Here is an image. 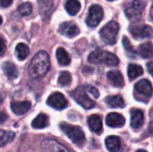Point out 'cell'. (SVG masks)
I'll list each match as a JSON object with an SVG mask.
<instances>
[{
	"label": "cell",
	"instance_id": "obj_1",
	"mask_svg": "<svg viewBox=\"0 0 153 152\" xmlns=\"http://www.w3.org/2000/svg\"><path fill=\"white\" fill-rule=\"evenodd\" d=\"M50 68L49 56L46 51L38 52L32 58L29 65V74L33 79L44 77Z\"/></svg>",
	"mask_w": 153,
	"mask_h": 152
},
{
	"label": "cell",
	"instance_id": "obj_2",
	"mask_svg": "<svg viewBox=\"0 0 153 152\" xmlns=\"http://www.w3.org/2000/svg\"><path fill=\"white\" fill-rule=\"evenodd\" d=\"M88 61L91 64L105 65L108 66H117L119 63V59L115 54L101 49H96L91 52L88 57Z\"/></svg>",
	"mask_w": 153,
	"mask_h": 152
},
{
	"label": "cell",
	"instance_id": "obj_3",
	"mask_svg": "<svg viewBox=\"0 0 153 152\" xmlns=\"http://www.w3.org/2000/svg\"><path fill=\"white\" fill-rule=\"evenodd\" d=\"M60 128L74 144L82 146L84 143L85 135L83 131L79 126L72 125L66 123H62L60 125Z\"/></svg>",
	"mask_w": 153,
	"mask_h": 152
},
{
	"label": "cell",
	"instance_id": "obj_4",
	"mask_svg": "<svg viewBox=\"0 0 153 152\" xmlns=\"http://www.w3.org/2000/svg\"><path fill=\"white\" fill-rule=\"evenodd\" d=\"M119 31V25L115 21L107 23L100 31L101 39L107 45H114L117 40V35Z\"/></svg>",
	"mask_w": 153,
	"mask_h": 152
},
{
	"label": "cell",
	"instance_id": "obj_5",
	"mask_svg": "<svg viewBox=\"0 0 153 152\" xmlns=\"http://www.w3.org/2000/svg\"><path fill=\"white\" fill-rule=\"evenodd\" d=\"M145 8V3L143 0H133L126 8L125 13L130 21H138L141 19Z\"/></svg>",
	"mask_w": 153,
	"mask_h": 152
},
{
	"label": "cell",
	"instance_id": "obj_6",
	"mask_svg": "<svg viewBox=\"0 0 153 152\" xmlns=\"http://www.w3.org/2000/svg\"><path fill=\"white\" fill-rule=\"evenodd\" d=\"M71 95L78 104L86 109H91L95 107V102L87 95L85 87H78L72 92Z\"/></svg>",
	"mask_w": 153,
	"mask_h": 152
},
{
	"label": "cell",
	"instance_id": "obj_7",
	"mask_svg": "<svg viewBox=\"0 0 153 152\" xmlns=\"http://www.w3.org/2000/svg\"><path fill=\"white\" fill-rule=\"evenodd\" d=\"M135 95L141 96V99L148 100L153 94V88L151 82L147 79H143L139 81L134 86Z\"/></svg>",
	"mask_w": 153,
	"mask_h": 152
},
{
	"label": "cell",
	"instance_id": "obj_8",
	"mask_svg": "<svg viewBox=\"0 0 153 152\" xmlns=\"http://www.w3.org/2000/svg\"><path fill=\"white\" fill-rule=\"evenodd\" d=\"M103 9L99 4H93L89 9V13L86 19V23L89 27L94 28L99 25L103 18Z\"/></svg>",
	"mask_w": 153,
	"mask_h": 152
},
{
	"label": "cell",
	"instance_id": "obj_9",
	"mask_svg": "<svg viewBox=\"0 0 153 152\" xmlns=\"http://www.w3.org/2000/svg\"><path fill=\"white\" fill-rule=\"evenodd\" d=\"M130 33L132 36L136 39H147L153 37V29L149 25H134L130 27L129 29Z\"/></svg>",
	"mask_w": 153,
	"mask_h": 152
},
{
	"label": "cell",
	"instance_id": "obj_10",
	"mask_svg": "<svg viewBox=\"0 0 153 152\" xmlns=\"http://www.w3.org/2000/svg\"><path fill=\"white\" fill-rule=\"evenodd\" d=\"M47 104L57 110H62L68 106L67 99L60 92H55L51 94L47 100Z\"/></svg>",
	"mask_w": 153,
	"mask_h": 152
},
{
	"label": "cell",
	"instance_id": "obj_11",
	"mask_svg": "<svg viewBox=\"0 0 153 152\" xmlns=\"http://www.w3.org/2000/svg\"><path fill=\"white\" fill-rule=\"evenodd\" d=\"M40 148L42 152H70L67 148H65L60 142L52 139H47L43 141Z\"/></svg>",
	"mask_w": 153,
	"mask_h": 152
},
{
	"label": "cell",
	"instance_id": "obj_12",
	"mask_svg": "<svg viewBox=\"0 0 153 152\" xmlns=\"http://www.w3.org/2000/svg\"><path fill=\"white\" fill-rule=\"evenodd\" d=\"M58 31L60 34L65 37L74 38L79 34V28L73 22H65L60 24Z\"/></svg>",
	"mask_w": 153,
	"mask_h": 152
},
{
	"label": "cell",
	"instance_id": "obj_13",
	"mask_svg": "<svg viewBox=\"0 0 153 152\" xmlns=\"http://www.w3.org/2000/svg\"><path fill=\"white\" fill-rule=\"evenodd\" d=\"M106 124L109 127L119 128L123 127L126 124L125 117L118 113H110L106 117Z\"/></svg>",
	"mask_w": 153,
	"mask_h": 152
},
{
	"label": "cell",
	"instance_id": "obj_14",
	"mask_svg": "<svg viewBox=\"0 0 153 152\" xmlns=\"http://www.w3.org/2000/svg\"><path fill=\"white\" fill-rule=\"evenodd\" d=\"M144 123V115L143 112L140 109H132L131 110V126L134 129H139L143 125Z\"/></svg>",
	"mask_w": 153,
	"mask_h": 152
},
{
	"label": "cell",
	"instance_id": "obj_15",
	"mask_svg": "<svg viewBox=\"0 0 153 152\" xmlns=\"http://www.w3.org/2000/svg\"><path fill=\"white\" fill-rule=\"evenodd\" d=\"M31 107V104L30 101L24 100V101H13L11 103V108L12 111L18 116H21L22 114H25L27 111L30 110Z\"/></svg>",
	"mask_w": 153,
	"mask_h": 152
},
{
	"label": "cell",
	"instance_id": "obj_16",
	"mask_svg": "<svg viewBox=\"0 0 153 152\" xmlns=\"http://www.w3.org/2000/svg\"><path fill=\"white\" fill-rule=\"evenodd\" d=\"M108 82L117 88H122L125 85V81L122 73L119 71H109L107 74Z\"/></svg>",
	"mask_w": 153,
	"mask_h": 152
},
{
	"label": "cell",
	"instance_id": "obj_17",
	"mask_svg": "<svg viewBox=\"0 0 153 152\" xmlns=\"http://www.w3.org/2000/svg\"><path fill=\"white\" fill-rule=\"evenodd\" d=\"M88 125L90 129L98 134H100L103 130V125H102V119L100 116L98 115H92L88 118Z\"/></svg>",
	"mask_w": 153,
	"mask_h": 152
},
{
	"label": "cell",
	"instance_id": "obj_18",
	"mask_svg": "<svg viewBox=\"0 0 153 152\" xmlns=\"http://www.w3.org/2000/svg\"><path fill=\"white\" fill-rule=\"evenodd\" d=\"M106 147L109 152H119L121 150V140L117 136H108L105 140Z\"/></svg>",
	"mask_w": 153,
	"mask_h": 152
},
{
	"label": "cell",
	"instance_id": "obj_19",
	"mask_svg": "<svg viewBox=\"0 0 153 152\" xmlns=\"http://www.w3.org/2000/svg\"><path fill=\"white\" fill-rule=\"evenodd\" d=\"M106 104L113 108H125L126 103L122 96L120 95H114V96H108L105 99Z\"/></svg>",
	"mask_w": 153,
	"mask_h": 152
},
{
	"label": "cell",
	"instance_id": "obj_20",
	"mask_svg": "<svg viewBox=\"0 0 153 152\" xmlns=\"http://www.w3.org/2000/svg\"><path fill=\"white\" fill-rule=\"evenodd\" d=\"M3 71L5 76L10 80H14L19 75L17 67L11 62H5L3 64Z\"/></svg>",
	"mask_w": 153,
	"mask_h": 152
},
{
	"label": "cell",
	"instance_id": "obj_21",
	"mask_svg": "<svg viewBox=\"0 0 153 152\" xmlns=\"http://www.w3.org/2000/svg\"><path fill=\"white\" fill-rule=\"evenodd\" d=\"M143 73V69L141 65H136V64H130L128 65L127 74H128V77L131 81L141 76Z\"/></svg>",
	"mask_w": 153,
	"mask_h": 152
},
{
	"label": "cell",
	"instance_id": "obj_22",
	"mask_svg": "<svg viewBox=\"0 0 153 152\" xmlns=\"http://www.w3.org/2000/svg\"><path fill=\"white\" fill-rule=\"evenodd\" d=\"M48 125V117L45 114H39L31 123V126L35 129H42Z\"/></svg>",
	"mask_w": 153,
	"mask_h": 152
},
{
	"label": "cell",
	"instance_id": "obj_23",
	"mask_svg": "<svg viewBox=\"0 0 153 152\" xmlns=\"http://www.w3.org/2000/svg\"><path fill=\"white\" fill-rule=\"evenodd\" d=\"M139 53L143 58L153 57V45L152 42H144L139 47Z\"/></svg>",
	"mask_w": 153,
	"mask_h": 152
},
{
	"label": "cell",
	"instance_id": "obj_24",
	"mask_svg": "<svg viewBox=\"0 0 153 152\" xmlns=\"http://www.w3.org/2000/svg\"><path fill=\"white\" fill-rule=\"evenodd\" d=\"M56 59L61 65H67L71 62V58L67 51L63 47H58L56 50Z\"/></svg>",
	"mask_w": 153,
	"mask_h": 152
},
{
	"label": "cell",
	"instance_id": "obj_25",
	"mask_svg": "<svg viewBox=\"0 0 153 152\" xmlns=\"http://www.w3.org/2000/svg\"><path fill=\"white\" fill-rule=\"evenodd\" d=\"M65 7L70 15H75L81 9V4L78 0H67L65 2Z\"/></svg>",
	"mask_w": 153,
	"mask_h": 152
},
{
	"label": "cell",
	"instance_id": "obj_26",
	"mask_svg": "<svg viewBox=\"0 0 153 152\" xmlns=\"http://www.w3.org/2000/svg\"><path fill=\"white\" fill-rule=\"evenodd\" d=\"M15 53H16V56L19 60H25L27 58V56H29L30 49L26 44L19 43L15 47Z\"/></svg>",
	"mask_w": 153,
	"mask_h": 152
},
{
	"label": "cell",
	"instance_id": "obj_27",
	"mask_svg": "<svg viewBox=\"0 0 153 152\" xmlns=\"http://www.w3.org/2000/svg\"><path fill=\"white\" fill-rule=\"evenodd\" d=\"M14 137H15L14 133L11 131L0 130V147H4L6 144L13 142Z\"/></svg>",
	"mask_w": 153,
	"mask_h": 152
},
{
	"label": "cell",
	"instance_id": "obj_28",
	"mask_svg": "<svg viewBox=\"0 0 153 152\" xmlns=\"http://www.w3.org/2000/svg\"><path fill=\"white\" fill-rule=\"evenodd\" d=\"M54 5V0H39V11L43 15L49 13Z\"/></svg>",
	"mask_w": 153,
	"mask_h": 152
},
{
	"label": "cell",
	"instance_id": "obj_29",
	"mask_svg": "<svg viewBox=\"0 0 153 152\" xmlns=\"http://www.w3.org/2000/svg\"><path fill=\"white\" fill-rule=\"evenodd\" d=\"M72 82V75L69 72H62L58 77V83L62 86H67Z\"/></svg>",
	"mask_w": 153,
	"mask_h": 152
},
{
	"label": "cell",
	"instance_id": "obj_30",
	"mask_svg": "<svg viewBox=\"0 0 153 152\" xmlns=\"http://www.w3.org/2000/svg\"><path fill=\"white\" fill-rule=\"evenodd\" d=\"M18 11L22 16L29 15L32 11V5H31L30 3H23V4L19 5Z\"/></svg>",
	"mask_w": 153,
	"mask_h": 152
},
{
	"label": "cell",
	"instance_id": "obj_31",
	"mask_svg": "<svg viewBox=\"0 0 153 152\" xmlns=\"http://www.w3.org/2000/svg\"><path fill=\"white\" fill-rule=\"evenodd\" d=\"M123 45H124V47L126 49V51L130 55V56H135V51L134 49V47H132L131 43H130V40L127 37H124L123 38Z\"/></svg>",
	"mask_w": 153,
	"mask_h": 152
},
{
	"label": "cell",
	"instance_id": "obj_32",
	"mask_svg": "<svg viewBox=\"0 0 153 152\" xmlns=\"http://www.w3.org/2000/svg\"><path fill=\"white\" fill-rule=\"evenodd\" d=\"M85 90H86L87 92H89L90 94H91L95 99H98V98L100 97V92H99V90H98L95 87L88 86V87L85 88Z\"/></svg>",
	"mask_w": 153,
	"mask_h": 152
},
{
	"label": "cell",
	"instance_id": "obj_33",
	"mask_svg": "<svg viewBox=\"0 0 153 152\" xmlns=\"http://www.w3.org/2000/svg\"><path fill=\"white\" fill-rule=\"evenodd\" d=\"M5 49H6V46H5L4 39L0 36V56H3L4 54Z\"/></svg>",
	"mask_w": 153,
	"mask_h": 152
},
{
	"label": "cell",
	"instance_id": "obj_34",
	"mask_svg": "<svg viewBox=\"0 0 153 152\" xmlns=\"http://www.w3.org/2000/svg\"><path fill=\"white\" fill-rule=\"evenodd\" d=\"M13 0H0V6L1 7H8L12 4Z\"/></svg>",
	"mask_w": 153,
	"mask_h": 152
},
{
	"label": "cell",
	"instance_id": "obj_35",
	"mask_svg": "<svg viewBox=\"0 0 153 152\" xmlns=\"http://www.w3.org/2000/svg\"><path fill=\"white\" fill-rule=\"evenodd\" d=\"M147 69H148V72L153 77V61H151L147 64Z\"/></svg>",
	"mask_w": 153,
	"mask_h": 152
},
{
	"label": "cell",
	"instance_id": "obj_36",
	"mask_svg": "<svg viewBox=\"0 0 153 152\" xmlns=\"http://www.w3.org/2000/svg\"><path fill=\"white\" fill-rule=\"evenodd\" d=\"M6 119H7V116H6V114H5V113H4V112L0 113V124L4 123Z\"/></svg>",
	"mask_w": 153,
	"mask_h": 152
},
{
	"label": "cell",
	"instance_id": "obj_37",
	"mask_svg": "<svg viewBox=\"0 0 153 152\" xmlns=\"http://www.w3.org/2000/svg\"><path fill=\"white\" fill-rule=\"evenodd\" d=\"M149 131L151 133V134L153 136V121L150 124V126H149Z\"/></svg>",
	"mask_w": 153,
	"mask_h": 152
},
{
	"label": "cell",
	"instance_id": "obj_38",
	"mask_svg": "<svg viewBox=\"0 0 153 152\" xmlns=\"http://www.w3.org/2000/svg\"><path fill=\"white\" fill-rule=\"evenodd\" d=\"M150 15H151V18H152V20L153 21V4H152V8H151Z\"/></svg>",
	"mask_w": 153,
	"mask_h": 152
},
{
	"label": "cell",
	"instance_id": "obj_39",
	"mask_svg": "<svg viewBox=\"0 0 153 152\" xmlns=\"http://www.w3.org/2000/svg\"><path fill=\"white\" fill-rule=\"evenodd\" d=\"M136 152H147L146 151H144V150H139V151H137Z\"/></svg>",
	"mask_w": 153,
	"mask_h": 152
},
{
	"label": "cell",
	"instance_id": "obj_40",
	"mask_svg": "<svg viewBox=\"0 0 153 152\" xmlns=\"http://www.w3.org/2000/svg\"><path fill=\"white\" fill-rule=\"evenodd\" d=\"M2 22H3V21H2V18L0 17V24H2Z\"/></svg>",
	"mask_w": 153,
	"mask_h": 152
},
{
	"label": "cell",
	"instance_id": "obj_41",
	"mask_svg": "<svg viewBox=\"0 0 153 152\" xmlns=\"http://www.w3.org/2000/svg\"><path fill=\"white\" fill-rule=\"evenodd\" d=\"M108 1H114V0H108Z\"/></svg>",
	"mask_w": 153,
	"mask_h": 152
}]
</instances>
